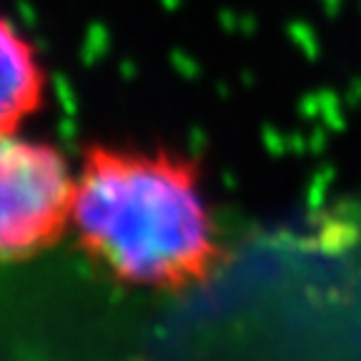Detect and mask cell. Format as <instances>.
<instances>
[{"label":"cell","instance_id":"1","mask_svg":"<svg viewBox=\"0 0 361 361\" xmlns=\"http://www.w3.org/2000/svg\"><path fill=\"white\" fill-rule=\"evenodd\" d=\"M71 231L90 261L130 286L178 291L209 276L219 256L196 161L166 148L85 146Z\"/></svg>","mask_w":361,"mask_h":361},{"label":"cell","instance_id":"2","mask_svg":"<svg viewBox=\"0 0 361 361\" xmlns=\"http://www.w3.org/2000/svg\"><path fill=\"white\" fill-rule=\"evenodd\" d=\"M75 171L53 143L0 135V264L38 256L71 231Z\"/></svg>","mask_w":361,"mask_h":361},{"label":"cell","instance_id":"3","mask_svg":"<svg viewBox=\"0 0 361 361\" xmlns=\"http://www.w3.org/2000/svg\"><path fill=\"white\" fill-rule=\"evenodd\" d=\"M48 71L35 43L0 13V135L20 133L45 106Z\"/></svg>","mask_w":361,"mask_h":361}]
</instances>
